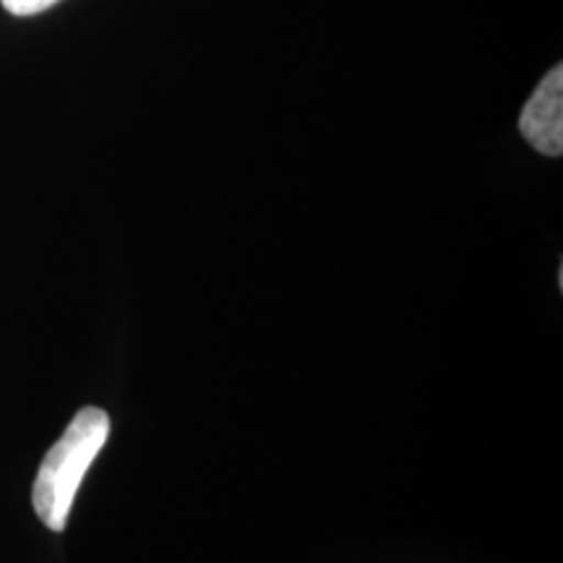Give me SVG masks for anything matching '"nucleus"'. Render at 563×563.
Returning <instances> with one entry per match:
<instances>
[{"label": "nucleus", "mask_w": 563, "mask_h": 563, "mask_svg": "<svg viewBox=\"0 0 563 563\" xmlns=\"http://www.w3.org/2000/svg\"><path fill=\"white\" fill-rule=\"evenodd\" d=\"M3 9L13 13V16H34V13H42L53 9L58 0H0Z\"/></svg>", "instance_id": "3"}, {"label": "nucleus", "mask_w": 563, "mask_h": 563, "mask_svg": "<svg viewBox=\"0 0 563 563\" xmlns=\"http://www.w3.org/2000/svg\"><path fill=\"white\" fill-rule=\"evenodd\" d=\"M108 412L100 410V407H81L74 415V420L68 422L66 433L45 454L40 473L34 477L32 506L47 530H66L68 514L74 509L84 475L89 473L97 454L108 443Z\"/></svg>", "instance_id": "1"}, {"label": "nucleus", "mask_w": 563, "mask_h": 563, "mask_svg": "<svg viewBox=\"0 0 563 563\" xmlns=\"http://www.w3.org/2000/svg\"><path fill=\"white\" fill-rule=\"evenodd\" d=\"M519 131L527 144L545 157L563 154V68L555 66L540 81L519 115Z\"/></svg>", "instance_id": "2"}]
</instances>
